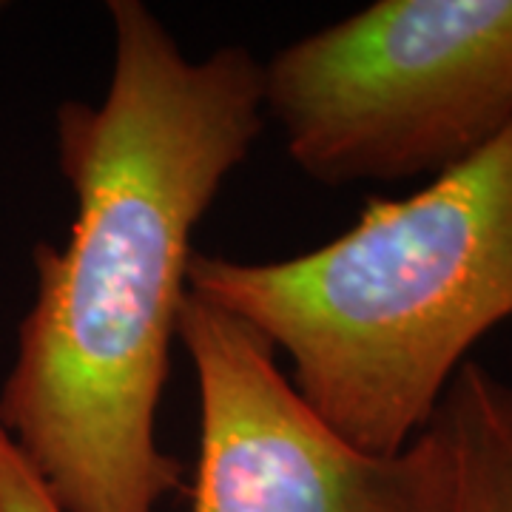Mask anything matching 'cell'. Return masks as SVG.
Returning <instances> with one entry per match:
<instances>
[{
  "mask_svg": "<svg viewBox=\"0 0 512 512\" xmlns=\"http://www.w3.org/2000/svg\"><path fill=\"white\" fill-rule=\"evenodd\" d=\"M177 339L200 387L191 512H450L453 456L436 424L390 456L353 447L259 330L191 291Z\"/></svg>",
  "mask_w": 512,
  "mask_h": 512,
  "instance_id": "obj_4",
  "label": "cell"
},
{
  "mask_svg": "<svg viewBox=\"0 0 512 512\" xmlns=\"http://www.w3.org/2000/svg\"><path fill=\"white\" fill-rule=\"evenodd\" d=\"M109 20L106 97L57 109L69 242L35 248V302L0 384V427L63 512H154L180 487L157 407L191 237L265 123L248 49L185 57L143 0H111Z\"/></svg>",
  "mask_w": 512,
  "mask_h": 512,
  "instance_id": "obj_1",
  "label": "cell"
},
{
  "mask_svg": "<svg viewBox=\"0 0 512 512\" xmlns=\"http://www.w3.org/2000/svg\"><path fill=\"white\" fill-rule=\"evenodd\" d=\"M188 291L288 353L291 382L365 453L433 424L467 353L512 319V126L322 248L274 262L194 251Z\"/></svg>",
  "mask_w": 512,
  "mask_h": 512,
  "instance_id": "obj_2",
  "label": "cell"
},
{
  "mask_svg": "<svg viewBox=\"0 0 512 512\" xmlns=\"http://www.w3.org/2000/svg\"><path fill=\"white\" fill-rule=\"evenodd\" d=\"M0 512H63L0 427Z\"/></svg>",
  "mask_w": 512,
  "mask_h": 512,
  "instance_id": "obj_6",
  "label": "cell"
},
{
  "mask_svg": "<svg viewBox=\"0 0 512 512\" xmlns=\"http://www.w3.org/2000/svg\"><path fill=\"white\" fill-rule=\"evenodd\" d=\"M262 103L322 185L456 168L512 126V0H379L262 63Z\"/></svg>",
  "mask_w": 512,
  "mask_h": 512,
  "instance_id": "obj_3",
  "label": "cell"
},
{
  "mask_svg": "<svg viewBox=\"0 0 512 512\" xmlns=\"http://www.w3.org/2000/svg\"><path fill=\"white\" fill-rule=\"evenodd\" d=\"M433 424L453 456L450 512H512V379L467 359Z\"/></svg>",
  "mask_w": 512,
  "mask_h": 512,
  "instance_id": "obj_5",
  "label": "cell"
}]
</instances>
